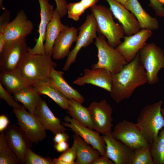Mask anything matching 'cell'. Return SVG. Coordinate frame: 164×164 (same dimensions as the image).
Returning a JSON list of instances; mask_svg holds the SVG:
<instances>
[{
	"instance_id": "1",
	"label": "cell",
	"mask_w": 164,
	"mask_h": 164,
	"mask_svg": "<svg viewBox=\"0 0 164 164\" xmlns=\"http://www.w3.org/2000/svg\"><path fill=\"white\" fill-rule=\"evenodd\" d=\"M145 70L139 58L138 53L118 73L113 74L111 97L117 103L129 99L138 87L147 83Z\"/></svg>"
},
{
	"instance_id": "2",
	"label": "cell",
	"mask_w": 164,
	"mask_h": 164,
	"mask_svg": "<svg viewBox=\"0 0 164 164\" xmlns=\"http://www.w3.org/2000/svg\"><path fill=\"white\" fill-rule=\"evenodd\" d=\"M52 57L46 54H32L28 52L19 70L29 85L49 79L52 69L57 66Z\"/></svg>"
},
{
	"instance_id": "3",
	"label": "cell",
	"mask_w": 164,
	"mask_h": 164,
	"mask_svg": "<svg viewBox=\"0 0 164 164\" xmlns=\"http://www.w3.org/2000/svg\"><path fill=\"white\" fill-rule=\"evenodd\" d=\"M90 9L96 21L97 32L106 38L110 45L115 48L121 42V40L125 36L122 26L114 22L110 8L96 4Z\"/></svg>"
},
{
	"instance_id": "4",
	"label": "cell",
	"mask_w": 164,
	"mask_h": 164,
	"mask_svg": "<svg viewBox=\"0 0 164 164\" xmlns=\"http://www.w3.org/2000/svg\"><path fill=\"white\" fill-rule=\"evenodd\" d=\"M163 104L160 100L145 106L137 119L136 123L150 145L164 127V117L161 111Z\"/></svg>"
},
{
	"instance_id": "5",
	"label": "cell",
	"mask_w": 164,
	"mask_h": 164,
	"mask_svg": "<svg viewBox=\"0 0 164 164\" xmlns=\"http://www.w3.org/2000/svg\"><path fill=\"white\" fill-rule=\"evenodd\" d=\"M94 44L97 50L98 60L92 65V69L104 68L114 74L128 63L115 48L108 44L104 36L100 35L97 36Z\"/></svg>"
},
{
	"instance_id": "6",
	"label": "cell",
	"mask_w": 164,
	"mask_h": 164,
	"mask_svg": "<svg viewBox=\"0 0 164 164\" xmlns=\"http://www.w3.org/2000/svg\"><path fill=\"white\" fill-rule=\"evenodd\" d=\"M140 61L145 70L149 85L159 81L158 73L164 69V53L153 43H147L138 52Z\"/></svg>"
},
{
	"instance_id": "7",
	"label": "cell",
	"mask_w": 164,
	"mask_h": 164,
	"mask_svg": "<svg viewBox=\"0 0 164 164\" xmlns=\"http://www.w3.org/2000/svg\"><path fill=\"white\" fill-rule=\"evenodd\" d=\"M28 48L26 38L5 43L0 52L1 71L18 70L28 52Z\"/></svg>"
},
{
	"instance_id": "8",
	"label": "cell",
	"mask_w": 164,
	"mask_h": 164,
	"mask_svg": "<svg viewBox=\"0 0 164 164\" xmlns=\"http://www.w3.org/2000/svg\"><path fill=\"white\" fill-rule=\"evenodd\" d=\"M78 30L75 46L70 51L63 68L65 71L69 70L71 64L75 62L80 50L82 48L89 46L97 37V25L93 13L87 15L84 22L79 27Z\"/></svg>"
},
{
	"instance_id": "9",
	"label": "cell",
	"mask_w": 164,
	"mask_h": 164,
	"mask_svg": "<svg viewBox=\"0 0 164 164\" xmlns=\"http://www.w3.org/2000/svg\"><path fill=\"white\" fill-rule=\"evenodd\" d=\"M114 138L135 150L142 146L150 145L137 125L126 120L119 122L112 131Z\"/></svg>"
},
{
	"instance_id": "10",
	"label": "cell",
	"mask_w": 164,
	"mask_h": 164,
	"mask_svg": "<svg viewBox=\"0 0 164 164\" xmlns=\"http://www.w3.org/2000/svg\"><path fill=\"white\" fill-rule=\"evenodd\" d=\"M19 128L32 143H38L46 137V130L35 116L23 107L19 109L13 108Z\"/></svg>"
},
{
	"instance_id": "11",
	"label": "cell",
	"mask_w": 164,
	"mask_h": 164,
	"mask_svg": "<svg viewBox=\"0 0 164 164\" xmlns=\"http://www.w3.org/2000/svg\"><path fill=\"white\" fill-rule=\"evenodd\" d=\"M94 129L103 135L111 134L112 132L113 108L105 99L94 101L88 107Z\"/></svg>"
},
{
	"instance_id": "12",
	"label": "cell",
	"mask_w": 164,
	"mask_h": 164,
	"mask_svg": "<svg viewBox=\"0 0 164 164\" xmlns=\"http://www.w3.org/2000/svg\"><path fill=\"white\" fill-rule=\"evenodd\" d=\"M63 119L65 122H62V123L64 126L70 128L75 134L97 150L101 156L107 157L105 143L103 136H101L100 133L84 126L68 115L65 116Z\"/></svg>"
},
{
	"instance_id": "13",
	"label": "cell",
	"mask_w": 164,
	"mask_h": 164,
	"mask_svg": "<svg viewBox=\"0 0 164 164\" xmlns=\"http://www.w3.org/2000/svg\"><path fill=\"white\" fill-rule=\"evenodd\" d=\"M152 34L151 30L141 29L132 35L125 36L123 42L115 48L129 63L134 59L140 50L146 44V41Z\"/></svg>"
},
{
	"instance_id": "14",
	"label": "cell",
	"mask_w": 164,
	"mask_h": 164,
	"mask_svg": "<svg viewBox=\"0 0 164 164\" xmlns=\"http://www.w3.org/2000/svg\"><path fill=\"white\" fill-rule=\"evenodd\" d=\"M102 136L105 143L108 158L115 164H132L134 150L113 138L111 134Z\"/></svg>"
},
{
	"instance_id": "15",
	"label": "cell",
	"mask_w": 164,
	"mask_h": 164,
	"mask_svg": "<svg viewBox=\"0 0 164 164\" xmlns=\"http://www.w3.org/2000/svg\"><path fill=\"white\" fill-rule=\"evenodd\" d=\"M5 135L8 145L17 158L19 163L25 164L26 152L32 143L19 127L15 125H9L5 129Z\"/></svg>"
},
{
	"instance_id": "16",
	"label": "cell",
	"mask_w": 164,
	"mask_h": 164,
	"mask_svg": "<svg viewBox=\"0 0 164 164\" xmlns=\"http://www.w3.org/2000/svg\"><path fill=\"white\" fill-rule=\"evenodd\" d=\"M33 23L28 18L23 10L19 11L15 19L9 22L5 30V43L26 38L33 29Z\"/></svg>"
},
{
	"instance_id": "17",
	"label": "cell",
	"mask_w": 164,
	"mask_h": 164,
	"mask_svg": "<svg viewBox=\"0 0 164 164\" xmlns=\"http://www.w3.org/2000/svg\"><path fill=\"white\" fill-rule=\"evenodd\" d=\"M40 7V22L38 32L39 36L36 43L32 48L28 47V52L32 54H45L44 42L47 25L51 20L53 13V6L49 2V0H38Z\"/></svg>"
},
{
	"instance_id": "18",
	"label": "cell",
	"mask_w": 164,
	"mask_h": 164,
	"mask_svg": "<svg viewBox=\"0 0 164 164\" xmlns=\"http://www.w3.org/2000/svg\"><path fill=\"white\" fill-rule=\"evenodd\" d=\"M112 77L113 74L104 68H86L84 70L83 75L78 77L73 83L80 86L90 84L109 92L111 88Z\"/></svg>"
},
{
	"instance_id": "19",
	"label": "cell",
	"mask_w": 164,
	"mask_h": 164,
	"mask_svg": "<svg viewBox=\"0 0 164 164\" xmlns=\"http://www.w3.org/2000/svg\"><path fill=\"white\" fill-rule=\"evenodd\" d=\"M110 6L113 16L121 24L125 35L130 36L141 29L135 16L124 5L115 0H106Z\"/></svg>"
},
{
	"instance_id": "20",
	"label": "cell",
	"mask_w": 164,
	"mask_h": 164,
	"mask_svg": "<svg viewBox=\"0 0 164 164\" xmlns=\"http://www.w3.org/2000/svg\"><path fill=\"white\" fill-rule=\"evenodd\" d=\"M34 115L46 130H49L55 135L67 130L60 119L55 116L46 101L42 98L37 106Z\"/></svg>"
},
{
	"instance_id": "21",
	"label": "cell",
	"mask_w": 164,
	"mask_h": 164,
	"mask_svg": "<svg viewBox=\"0 0 164 164\" xmlns=\"http://www.w3.org/2000/svg\"><path fill=\"white\" fill-rule=\"evenodd\" d=\"M78 30L73 26L61 32L54 43L52 56L53 59L60 60L67 56L72 44L77 41Z\"/></svg>"
},
{
	"instance_id": "22",
	"label": "cell",
	"mask_w": 164,
	"mask_h": 164,
	"mask_svg": "<svg viewBox=\"0 0 164 164\" xmlns=\"http://www.w3.org/2000/svg\"><path fill=\"white\" fill-rule=\"evenodd\" d=\"M58 11L54 10L52 18L46 30L44 49L45 54L52 56L54 43L61 32L69 27L63 24Z\"/></svg>"
},
{
	"instance_id": "23",
	"label": "cell",
	"mask_w": 164,
	"mask_h": 164,
	"mask_svg": "<svg viewBox=\"0 0 164 164\" xmlns=\"http://www.w3.org/2000/svg\"><path fill=\"white\" fill-rule=\"evenodd\" d=\"M124 6L135 17L141 29L152 31L158 29L159 24L157 19L147 12L138 0H127Z\"/></svg>"
},
{
	"instance_id": "24",
	"label": "cell",
	"mask_w": 164,
	"mask_h": 164,
	"mask_svg": "<svg viewBox=\"0 0 164 164\" xmlns=\"http://www.w3.org/2000/svg\"><path fill=\"white\" fill-rule=\"evenodd\" d=\"M63 71L52 69L50 80L55 87L67 98L73 99L82 104L84 99L79 91L70 86L63 77Z\"/></svg>"
},
{
	"instance_id": "25",
	"label": "cell",
	"mask_w": 164,
	"mask_h": 164,
	"mask_svg": "<svg viewBox=\"0 0 164 164\" xmlns=\"http://www.w3.org/2000/svg\"><path fill=\"white\" fill-rule=\"evenodd\" d=\"M40 94L47 96L64 110H67L69 100L60 92L49 79L38 81L32 85Z\"/></svg>"
},
{
	"instance_id": "26",
	"label": "cell",
	"mask_w": 164,
	"mask_h": 164,
	"mask_svg": "<svg viewBox=\"0 0 164 164\" xmlns=\"http://www.w3.org/2000/svg\"><path fill=\"white\" fill-rule=\"evenodd\" d=\"M13 94L16 101L21 103L28 111L34 114L41 98L40 95L33 86L29 85L26 87Z\"/></svg>"
},
{
	"instance_id": "27",
	"label": "cell",
	"mask_w": 164,
	"mask_h": 164,
	"mask_svg": "<svg viewBox=\"0 0 164 164\" xmlns=\"http://www.w3.org/2000/svg\"><path fill=\"white\" fill-rule=\"evenodd\" d=\"M69 103L67 113L84 126L94 129L93 124L88 107L73 99H69Z\"/></svg>"
},
{
	"instance_id": "28",
	"label": "cell",
	"mask_w": 164,
	"mask_h": 164,
	"mask_svg": "<svg viewBox=\"0 0 164 164\" xmlns=\"http://www.w3.org/2000/svg\"><path fill=\"white\" fill-rule=\"evenodd\" d=\"M0 82L10 94L29 86L22 76L19 69L13 72L1 71Z\"/></svg>"
},
{
	"instance_id": "29",
	"label": "cell",
	"mask_w": 164,
	"mask_h": 164,
	"mask_svg": "<svg viewBox=\"0 0 164 164\" xmlns=\"http://www.w3.org/2000/svg\"><path fill=\"white\" fill-rule=\"evenodd\" d=\"M75 134L77 140L76 164H91L99 156V152L80 136Z\"/></svg>"
},
{
	"instance_id": "30",
	"label": "cell",
	"mask_w": 164,
	"mask_h": 164,
	"mask_svg": "<svg viewBox=\"0 0 164 164\" xmlns=\"http://www.w3.org/2000/svg\"><path fill=\"white\" fill-rule=\"evenodd\" d=\"M150 145L154 164H164V127Z\"/></svg>"
},
{
	"instance_id": "31",
	"label": "cell",
	"mask_w": 164,
	"mask_h": 164,
	"mask_svg": "<svg viewBox=\"0 0 164 164\" xmlns=\"http://www.w3.org/2000/svg\"><path fill=\"white\" fill-rule=\"evenodd\" d=\"M18 160L8 144L3 132L0 135V164H18Z\"/></svg>"
},
{
	"instance_id": "32",
	"label": "cell",
	"mask_w": 164,
	"mask_h": 164,
	"mask_svg": "<svg viewBox=\"0 0 164 164\" xmlns=\"http://www.w3.org/2000/svg\"><path fill=\"white\" fill-rule=\"evenodd\" d=\"M132 164H154L150 145L142 146L134 150Z\"/></svg>"
},
{
	"instance_id": "33",
	"label": "cell",
	"mask_w": 164,
	"mask_h": 164,
	"mask_svg": "<svg viewBox=\"0 0 164 164\" xmlns=\"http://www.w3.org/2000/svg\"><path fill=\"white\" fill-rule=\"evenodd\" d=\"M25 164H54L53 159L50 157L41 156L34 152L30 148L26 150L25 157Z\"/></svg>"
},
{
	"instance_id": "34",
	"label": "cell",
	"mask_w": 164,
	"mask_h": 164,
	"mask_svg": "<svg viewBox=\"0 0 164 164\" xmlns=\"http://www.w3.org/2000/svg\"><path fill=\"white\" fill-rule=\"evenodd\" d=\"M86 9L80 1L69 3L67 5L68 17L75 21H78Z\"/></svg>"
},
{
	"instance_id": "35",
	"label": "cell",
	"mask_w": 164,
	"mask_h": 164,
	"mask_svg": "<svg viewBox=\"0 0 164 164\" xmlns=\"http://www.w3.org/2000/svg\"><path fill=\"white\" fill-rule=\"evenodd\" d=\"M73 142L72 147L63 153L58 158L67 164H76L74 161L77 158V140L75 134L73 135Z\"/></svg>"
},
{
	"instance_id": "36",
	"label": "cell",
	"mask_w": 164,
	"mask_h": 164,
	"mask_svg": "<svg viewBox=\"0 0 164 164\" xmlns=\"http://www.w3.org/2000/svg\"><path fill=\"white\" fill-rule=\"evenodd\" d=\"M10 13L7 10L4 11L0 16V52L5 43L4 34L6 29L10 22Z\"/></svg>"
},
{
	"instance_id": "37",
	"label": "cell",
	"mask_w": 164,
	"mask_h": 164,
	"mask_svg": "<svg viewBox=\"0 0 164 164\" xmlns=\"http://www.w3.org/2000/svg\"><path fill=\"white\" fill-rule=\"evenodd\" d=\"M0 82V98L4 100L7 104L13 108L19 109L23 106L19 104Z\"/></svg>"
},
{
	"instance_id": "38",
	"label": "cell",
	"mask_w": 164,
	"mask_h": 164,
	"mask_svg": "<svg viewBox=\"0 0 164 164\" xmlns=\"http://www.w3.org/2000/svg\"><path fill=\"white\" fill-rule=\"evenodd\" d=\"M149 5L155 11L158 16L164 17V7L163 5L158 0H149Z\"/></svg>"
},
{
	"instance_id": "39",
	"label": "cell",
	"mask_w": 164,
	"mask_h": 164,
	"mask_svg": "<svg viewBox=\"0 0 164 164\" xmlns=\"http://www.w3.org/2000/svg\"><path fill=\"white\" fill-rule=\"evenodd\" d=\"M56 5V9L61 18L67 13V5L66 0H55Z\"/></svg>"
},
{
	"instance_id": "40",
	"label": "cell",
	"mask_w": 164,
	"mask_h": 164,
	"mask_svg": "<svg viewBox=\"0 0 164 164\" xmlns=\"http://www.w3.org/2000/svg\"><path fill=\"white\" fill-rule=\"evenodd\" d=\"M55 150L58 152L63 153L67 150L70 148L67 141H63L55 144Z\"/></svg>"
},
{
	"instance_id": "41",
	"label": "cell",
	"mask_w": 164,
	"mask_h": 164,
	"mask_svg": "<svg viewBox=\"0 0 164 164\" xmlns=\"http://www.w3.org/2000/svg\"><path fill=\"white\" fill-rule=\"evenodd\" d=\"M69 138L68 135L65 132H59L55 134L53 141L55 144L63 141H67Z\"/></svg>"
},
{
	"instance_id": "42",
	"label": "cell",
	"mask_w": 164,
	"mask_h": 164,
	"mask_svg": "<svg viewBox=\"0 0 164 164\" xmlns=\"http://www.w3.org/2000/svg\"><path fill=\"white\" fill-rule=\"evenodd\" d=\"M9 121L8 117L4 114L0 116V132H2L5 130L9 126Z\"/></svg>"
},
{
	"instance_id": "43",
	"label": "cell",
	"mask_w": 164,
	"mask_h": 164,
	"mask_svg": "<svg viewBox=\"0 0 164 164\" xmlns=\"http://www.w3.org/2000/svg\"><path fill=\"white\" fill-rule=\"evenodd\" d=\"M114 163L107 157L98 156L91 164H114Z\"/></svg>"
},
{
	"instance_id": "44",
	"label": "cell",
	"mask_w": 164,
	"mask_h": 164,
	"mask_svg": "<svg viewBox=\"0 0 164 164\" xmlns=\"http://www.w3.org/2000/svg\"><path fill=\"white\" fill-rule=\"evenodd\" d=\"M99 0H80V1L86 9L96 4Z\"/></svg>"
},
{
	"instance_id": "45",
	"label": "cell",
	"mask_w": 164,
	"mask_h": 164,
	"mask_svg": "<svg viewBox=\"0 0 164 164\" xmlns=\"http://www.w3.org/2000/svg\"><path fill=\"white\" fill-rule=\"evenodd\" d=\"M54 164H67L65 162L60 159L58 158L53 159Z\"/></svg>"
},
{
	"instance_id": "46",
	"label": "cell",
	"mask_w": 164,
	"mask_h": 164,
	"mask_svg": "<svg viewBox=\"0 0 164 164\" xmlns=\"http://www.w3.org/2000/svg\"><path fill=\"white\" fill-rule=\"evenodd\" d=\"M116 1L122 4L123 5H125L127 0H115Z\"/></svg>"
},
{
	"instance_id": "47",
	"label": "cell",
	"mask_w": 164,
	"mask_h": 164,
	"mask_svg": "<svg viewBox=\"0 0 164 164\" xmlns=\"http://www.w3.org/2000/svg\"><path fill=\"white\" fill-rule=\"evenodd\" d=\"M3 0H0V7L2 9H3L4 7L3 5Z\"/></svg>"
},
{
	"instance_id": "48",
	"label": "cell",
	"mask_w": 164,
	"mask_h": 164,
	"mask_svg": "<svg viewBox=\"0 0 164 164\" xmlns=\"http://www.w3.org/2000/svg\"><path fill=\"white\" fill-rule=\"evenodd\" d=\"M162 5H164V0H158Z\"/></svg>"
},
{
	"instance_id": "49",
	"label": "cell",
	"mask_w": 164,
	"mask_h": 164,
	"mask_svg": "<svg viewBox=\"0 0 164 164\" xmlns=\"http://www.w3.org/2000/svg\"><path fill=\"white\" fill-rule=\"evenodd\" d=\"M162 113L163 116L164 117V109L163 108H162L161 109Z\"/></svg>"
},
{
	"instance_id": "50",
	"label": "cell",
	"mask_w": 164,
	"mask_h": 164,
	"mask_svg": "<svg viewBox=\"0 0 164 164\" xmlns=\"http://www.w3.org/2000/svg\"><path fill=\"white\" fill-rule=\"evenodd\" d=\"M163 109H164V108H163Z\"/></svg>"
}]
</instances>
